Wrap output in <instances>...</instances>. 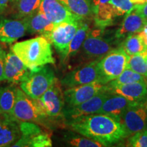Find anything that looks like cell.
<instances>
[{"mask_svg":"<svg viewBox=\"0 0 147 147\" xmlns=\"http://www.w3.org/2000/svg\"><path fill=\"white\" fill-rule=\"evenodd\" d=\"M72 131L110 146L127 138L120 121L104 114H93L65 121Z\"/></svg>","mask_w":147,"mask_h":147,"instance_id":"obj_1","label":"cell"},{"mask_svg":"<svg viewBox=\"0 0 147 147\" xmlns=\"http://www.w3.org/2000/svg\"><path fill=\"white\" fill-rule=\"evenodd\" d=\"M11 51L31 70L55 63L51 43L44 36L16 42L11 47Z\"/></svg>","mask_w":147,"mask_h":147,"instance_id":"obj_2","label":"cell"},{"mask_svg":"<svg viewBox=\"0 0 147 147\" xmlns=\"http://www.w3.org/2000/svg\"><path fill=\"white\" fill-rule=\"evenodd\" d=\"M18 122L44 123L48 117L38 100L28 96L21 88H17L15 104L10 115Z\"/></svg>","mask_w":147,"mask_h":147,"instance_id":"obj_3","label":"cell"},{"mask_svg":"<svg viewBox=\"0 0 147 147\" xmlns=\"http://www.w3.org/2000/svg\"><path fill=\"white\" fill-rule=\"evenodd\" d=\"M57 79L53 69L47 65L31 70L27 78L20 83V88L28 96L38 100Z\"/></svg>","mask_w":147,"mask_h":147,"instance_id":"obj_4","label":"cell"},{"mask_svg":"<svg viewBox=\"0 0 147 147\" xmlns=\"http://www.w3.org/2000/svg\"><path fill=\"white\" fill-rule=\"evenodd\" d=\"M129 57L121 47L113 49L99 59L97 66L101 83L107 84L117 78L126 69Z\"/></svg>","mask_w":147,"mask_h":147,"instance_id":"obj_5","label":"cell"},{"mask_svg":"<svg viewBox=\"0 0 147 147\" xmlns=\"http://www.w3.org/2000/svg\"><path fill=\"white\" fill-rule=\"evenodd\" d=\"M80 20L63 22L55 26L47 38L54 46L55 50L65 62L69 44L80 25Z\"/></svg>","mask_w":147,"mask_h":147,"instance_id":"obj_6","label":"cell"},{"mask_svg":"<svg viewBox=\"0 0 147 147\" xmlns=\"http://www.w3.org/2000/svg\"><path fill=\"white\" fill-rule=\"evenodd\" d=\"M21 136L12 146L14 147H51V134L40 127L36 123L19 122Z\"/></svg>","mask_w":147,"mask_h":147,"instance_id":"obj_7","label":"cell"},{"mask_svg":"<svg viewBox=\"0 0 147 147\" xmlns=\"http://www.w3.org/2000/svg\"><path fill=\"white\" fill-rule=\"evenodd\" d=\"M121 123L127 138L147 129V101L133 102L124 112Z\"/></svg>","mask_w":147,"mask_h":147,"instance_id":"obj_8","label":"cell"},{"mask_svg":"<svg viewBox=\"0 0 147 147\" xmlns=\"http://www.w3.org/2000/svg\"><path fill=\"white\" fill-rule=\"evenodd\" d=\"M98 61L99 59L92 60L66 74L60 81L62 87L67 89L93 82H100V72L97 66Z\"/></svg>","mask_w":147,"mask_h":147,"instance_id":"obj_9","label":"cell"},{"mask_svg":"<svg viewBox=\"0 0 147 147\" xmlns=\"http://www.w3.org/2000/svg\"><path fill=\"white\" fill-rule=\"evenodd\" d=\"M61 87V82L57 79L51 87L38 99L46 114L51 118L63 117L65 100Z\"/></svg>","mask_w":147,"mask_h":147,"instance_id":"obj_10","label":"cell"},{"mask_svg":"<svg viewBox=\"0 0 147 147\" xmlns=\"http://www.w3.org/2000/svg\"><path fill=\"white\" fill-rule=\"evenodd\" d=\"M109 95L108 89L100 92L91 99L74 106H65L63 117L65 121L98 113L103 103Z\"/></svg>","mask_w":147,"mask_h":147,"instance_id":"obj_11","label":"cell"},{"mask_svg":"<svg viewBox=\"0 0 147 147\" xmlns=\"http://www.w3.org/2000/svg\"><path fill=\"white\" fill-rule=\"evenodd\" d=\"M112 44L102 36L100 29L89 31L80 50L89 59H100L113 50Z\"/></svg>","mask_w":147,"mask_h":147,"instance_id":"obj_12","label":"cell"},{"mask_svg":"<svg viewBox=\"0 0 147 147\" xmlns=\"http://www.w3.org/2000/svg\"><path fill=\"white\" fill-rule=\"evenodd\" d=\"M106 89L108 84L98 82L67 88L63 91L65 104L66 106H77Z\"/></svg>","mask_w":147,"mask_h":147,"instance_id":"obj_13","label":"cell"},{"mask_svg":"<svg viewBox=\"0 0 147 147\" xmlns=\"http://www.w3.org/2000/svg\"><path fill=\"white\" fill-rule=\"evenodd\" d=\"M39 10L55 25L82 19L69 12L58 0H42Z\"/></svg>","mask_w":147,"mask_h":147,"instance_id":"obj_14","label":"cell"},{"mask_svg":"<svg viewBox=\"0 0 147 147\" xmlns=\"http://www.w3.org/2000/svg\"><path fill=\"white\" fill-rule=\"evenodd\" d=\"M30 71L12 51L6 53L4 67L5 80L14 84L21 83L27 78Z\"/></svg>","mask_w":147,"mask_h":147,"instance_id":"obj_15","label":"cell"},{"mask_svg":"<svg viewBox=\"0 0 147 147\" xmlns=\"http://www.w3.org/2000/svg\"><path fill=\"white\" fill-rule=\"evenodd\" d=\"M26 24L22 18H0V42L12 44L25 36Z\"/></svg>","mask_w":147,"mask_h":147,"instance_id":"obj_16","label":"cell"},{"mask_svg":"<svg viewBox=\"0 0 147 147\" xmlns=\"http://www.w3.org/2000/svg\"><path fill=\"white\" fill-rule=\"evenodd\" d=\"M21 136L19 122L6 113H0V147L12 146Z\"/></svg>","mask_w":147,"mask_h":147,"instance_id":"obj_17","label":"cell"},{"mask_svg":"<svg viewBox=\"0 0 147 147\" xmlns=\"http://www.w3.org/2000/svg\"><path fill=\"white\" fill-rule=\"evenodd\" d=\"M146 19L141 15L135 6L125 14L123 21L117 29L115 37L117 39H123L130 35L140 32L145 25Z\"/></svg>","mask_w":147,"mask_h":147,"instance_id":"obj_18","label":"cell"},{"mask_svg":"<svg viewBox=\"0 0 147 147\" xmlns=\"http://www.w3.org/2000/svg\"><path fill=\"white\" fill-rule=\"evenodd\" d=\"M109 93H117L132 102L147 101V80L127 84L108 87Z\"/></svg>","mask_w":147,"mask_h":147,"instance_id":"obj_19","label":"cell"},{"mask_svg":"<svg viewBox=\"0 0 147 147\" xmlns=\"http://www.w3.org/2000/svg\"><path fill=\"white\" fill-rule=\"evenodd\" d=\"M132 102V101L129 100L122 95L109 93L98 113L111 116L121 122L124 112Z\"/></svg>","mask_w":147,"mask_h":147,"instance_id":"obj_20","label":"cell"},{"mask_svg":"<svg viewBox=\"0 0 147 147\" xmlns=\"http://www.w3.org/2000/svg\"><path fill=\"white\" fill-rule=\"evenodd\" d=\"M23 19L26 24L27 32L31 34H39L46 38L55 26V24L49 21L40 10Z\"/></svg>","mask_w":147,"mask_h":147,"instance_id":"obj_21","label":"cell"},{"mask_svg":"<svg viewBox=\"0 0 147 147\" xmlns=\"http://www.w3.org/2000/svg\"><path fill=\"white\" fill-rule=\"evenodd\" d=\"M71 13L82 18L93 15L92 0H58Z\"/></svg>","mask_w":147,"mask_h":147,"instance_id":"obj_22","label":"cell"},{"mask_svg":"<svg viewBox=\"0 0 147 147\" xmlns=\"http://www.w3.org/2000/svg\"><path fill=\"white\" fill-rule=\"evenodd\" d=\"M17 88L14 84L0 88V109L3 113H12L16 102Z\"/></svg>","mask_w":147,"mask_h":147,"instance_id":"obj_23","label":"cell"},{"mask_svg":"<svg viewBox=\"0 0 147 147\" xmlns=\"http://www.w3.org/2000/svg\"><path fill=\"white\" fill-rule=\"evenodd\" d=\"M89 31V25L87 23H84L82 20L76 34L69 44L65 61H67L71 57L75 56L80 51L84 40L87 38Z\"/></svg>","mask_w":147,"mask_h":147,"instance_id":"obj_24","label":"cell"},{"mask_svg":"<svg viewBox=\"0 0 147 147\" xmlns=\"http://www.w3.org/2000/svg\"><path fill=\"white\" fill-rule=\"evenodd\" d=\"M42 0H17L12 4L13 16L15 18H24L39 10Z\"/></svg>","mask_w":147,"mask_h":147,"instance_id":"obj_25","label":"cell"},{"mask_svg":"<svg viewBox=\"0 0 147 147\" xmlns=\"http://www.w3.org/2000/svg\"><path fill=\"white\" fill-rule=\"evenodd\" d=\"M121 47L129 56L140 54L147 51V49L138 33L130 35L125 38V40Z\"/></svg>","mask_w":147,"mask_h":147,"instance_id":"obj_26","label":"cell"},{"mask_svg":"<svg viewBox=\"0 0 147 147\" xmlns=\"http://www.w3.org/2000/svg\"><path fill=\"white\" fill-rule=\"evenodd\" d=\"M145 80H147V79L142 74L136 72L131 69L126 68L117 78L107 84L108 87H115V86L145 81Z\"/></svg>","mask_w":147,"mask_h":147,"instance_id":"obj_27","label":"cell"},{"mask_svg":"<svg viewBox=\"0 0 147 147\" xmlns=\"http://www.w3.org/2000/svg\"><path fill=\"white\" fill-rule=\"evenodd\" d=\"M64 140L71 146L76 147H102L104 146L102 143L89 138L84 136H79L75 134L67 133L64 136Z\"/></svg>","mask_w":147,"mask_h":147,"instance_id":"obj_28","label":"cell"},{"mask_svg":"<svg viewBox=\"0 0 147 147\" xmlns=\"http://www.w3.org/2000/svg\"><path fill=\"white\" fill-rule=\"evenodd\" d=\"M147 51L140 54L131 55L129 57L126 68L131 69L136 72L140 74L147 79V65L146 57Z\"/></svg>","mask_w":147,"mask_h":147,"instance_id":"obj_29","label":"cell"},{"mask_svg":"<svg viewBox=\"0 0 147 147\" xmlns=\"http://www.w3.org/2000/svg\"><path fill=\"white\" fill-rule=\"evenodd\" d=\"M109 3L111 5L115 17L125 15L134 6L130 0H110Z\"/></svg>","mask_w":147,"mask_h":147,"instance_id":"obj_30","label":"cell"},{"mask_svg":"<svg viewBox=\"0 0 147 147\" xmlns=\"http://www.w3.org/2000/svg\"><path fill=\"white\" fill-rule=\"evenodd\" d=\"M128 138L127 146L147 147V129L138 132Z\"/></svg>","mask_w":147,"mask_h":147,"instance_id":"obj_31","label":"cell"},{"mask_svg":"<svg viewBox=\"0 0 147 147\" xmlns=\"http://www.w3.org/2000/svg\"><path fill=\"white\" fill-rule=\"evenodd\" d=\"M6 52L0 45V82L5 80L4 78V67Z\"/></svg>","mask_w":147,"mask_h":147,"instance_id":"obj_32","label":"cell"},{"mask_svg":"<svg viewBox=\"0 0 147 147\" xmlns=\"http://www.w3.org/2000/svg\"><path fill=\"white\" fill-rule=\"evenodd\" d=\"M138 34L140 37L141 38L143 43H144V46L147 49V25H145L142 30L138 33Z\"/></svg>","mask_w":147,"mask_h":147,"instance_id":"obj_33","label":"cell"},{"mask_svg":"<svg viewBox=\"0 0 147 147\" xmlns=\"http://www.w3.org/2000/svg\"><path fill=\"white\" fill-rule=\"evenodd\" d=\"M145 19H147V3L141 5H134Z\"/></svg>","mask_w":147,"mask_h":147,"instance_id":"obj_34","label":"cell"},{"mask_svg":"<svg viewBox=\"0 0 147 147\" xmlns=\"http://www.w3.org/2000/svg\"><path fill=\"white\" fill-rule=\"evenodd\" d=\"M10 0H0V13H2L8 8Z\"/></svg>","mask_w":147,"mask_h":147,"instance_id":"obj_35","label":"cell"},{"mask_svg":"<svg viewBox=\"0 0 147 147\" xmlns=\"http://www.w3.org/2000/svg\"><path fill=\"white\" fill-rule=\"evenodd\" d=\"M110 0H92V8L93 7L100 5L104 3H106L109 1Z\"/></svg>","mask_w":147,"mask_h":147,"instance_id":"obj_36","label":"cell"},{"mask_svg":"<svg viewBox=\"0 0 147 147\" xmlns=\"http://www.w3.org/2000/svg\"><path fill=\"white\" fill-rule=\"evenodd\" d=\"M134 5H141L147 3V0H130Z\"/></svg>","mask_w":147,"mask_h":147,"instance_id":"obj_37","label":"cell"},{"mask_svg":"<svg viewBox=\"0 0 147 147\" xmlns=\"http://www.w3.org/2000/svg\"><path fill=\"white\" fill-rule=\"evenodd\" d=\"M16 1H17V0H10V3H12V4H13V3H15Z\"/></svg>","mask_w":147,"mask_h":147,"instance_id":"obj_38","label":"cell"},{"mask_svg":"<svg viewBox=\"0 0 147 147\" xmlns=\"http://www.w3.org/2000/svg\"><path fill=\"white\" fill-rule=\"evenodd\" d=\"M146 65H147V55H146Z\"/></svg>","mask_w":147,"mask_h":147,"instance_id":"obj_39","label":"cell"},{"mask_svg":"<svg viewBox=\"0 0 147 147\" xmlns=\"http://www.w3.org/2000/svg\"><path fill=\"white\" fill-rule=\"evenodd\" d=\"M145 25H147V19H146V21H145Z\"/></svg>","mask_w":147,"mask_h":147,"instance_id":"obj_40","label":"cell"},{"mask_svg":"<svg viewBox=\"0 0 147 147\" xmlns=\"http://www.w3.org/2000/svg\"><path fill=\"white\" fill-rule=\"evenodd\" d=\"M3 113V112L1 111V109H0V113Z\"/></svg>","mask_w":147,"mask_h":147,"instance_id":"obj_41","label":"cell"}]
</instances>
